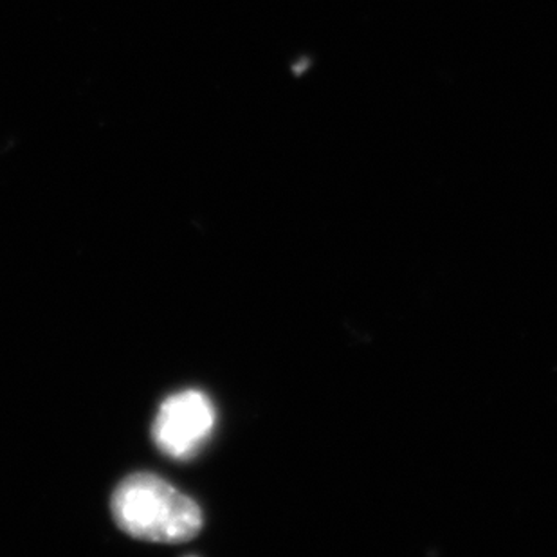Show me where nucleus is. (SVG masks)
Instances as JSON below:
<instances>
[{
    "mask_svg": "<svg viewBox=\"0 0 557 557\" xmlns=\"http://www.w3.org/2000/svg\"><path fill=\"white\" fill-rule=\"evenodd\" d=\"M111 509L116 525L143 542L177 545L194 540L205 525L194 499L150 473L126 476L112 495Z\"/></svg>",
    "mask_w": 557,
    "mask_h": 557,
    "instance_id": "obj_1",
    "label": "nucleus"
},
{
    "mask_svg": "<svg viewBox=\"0 0 557 557\" xmlns=\"http://www.w3.org/2000/svg\"><path fill=\"white\" fill-rule=\"evenodd\" d=\"M215 428V408L202 392L186 389L159 408L153 422L156 446L170 458L188 460L200 451Z\"/></svg>",
    "mask_w": 557,
    "mask_h": 557,
    "instance_id": "obj_2",
    "label": "nucleus"
}]
</instances>
